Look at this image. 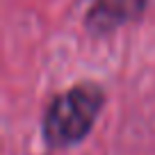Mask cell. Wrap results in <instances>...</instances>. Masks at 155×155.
Instances as JSON below:
<instances>
[{
    "label": "cell",
    "mask_w": 155,
    "mask_h": 155,
    "mask_svg": "<svg viewBox=\"0 0 155 155\" xmlns=\"http://www.w3.org/2000/svg\"><path fill=\"white\" fill-rule=\"evenodd\" d=\"M103 96L96 87H73L50 103L44 119V137L50 146H71L80 141L101 110Z\"/></svg>",
    "instance_id": "cell-1"
},
{
    "label": "cell",
    "mask_w": 155,
    "mask_h": 155,
    "mask_svg": "<svg viewBox=\"0 0 155 155\" xmlns=\"http://www.w3.org/2000/svg\"><path fill=\"white\" fill-rule=\"evenodd\" d=\"M144 7V0H96L89 12V25L94 30H112L135 18Z\"/></svg>",
    "instance_id": "cell-2"
}]
</instances>
